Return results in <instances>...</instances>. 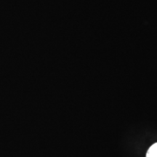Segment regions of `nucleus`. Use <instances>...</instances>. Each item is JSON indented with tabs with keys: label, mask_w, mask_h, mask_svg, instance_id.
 <instances>
[{
	"label": "nucleus",
	"mask_w": 157,
	"mask_h": 157,
	"mask_svg": "<svg viewBox=\"0 0 157 157\" xmlns=\"http://www.w3.org/2000/svg\"><path fill=\"white\" fill-rule=\"evenodd\" d=\"M146 157H157V143L152 145L147 151Z\"/></svg>",
	"instance_id": "1"
}]
</instances>
